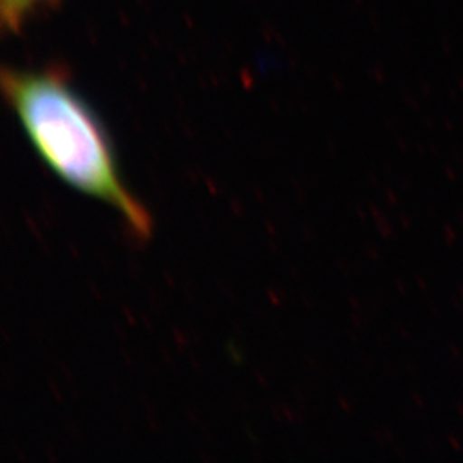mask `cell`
I'll return each mask as SVG.
<instances>
[{
	"instance_id": "7a4b0ae2",
	"label": "cell",
	"mask_w": 463,
	"mask_h": 463,
	"mask_svg": "<svg viewBox=\"0 0 463 463\" xmlns=\"http://www.w3.org/2000/svg\"><path fill=\"white\" fill-rule=\"evenodd\" d=\"M57 0H0V18L4 31L17 33L35 15L36 11Z\"/></svg>"
},
{
	"instance_id": "6da1fadb",
	"label": "cell",
	"mask_w": 463,
	"mask_h": 463,
	"mask_svg": "<svg viewBox=\"0 0 463 463\" xmlns=\"http://www.w3.org/2000/svg\"><path fill=\"white\" fill-rule=\"evenodd\" d=\"M2 88L45 165L71 188L111 207L134 239H150L149 210L123 182L105 128L68 77L61 70L5 68Z\"/></svg>"
}]
</instances>
